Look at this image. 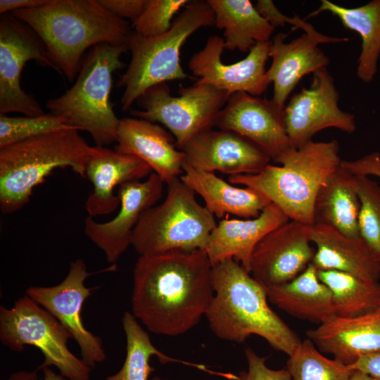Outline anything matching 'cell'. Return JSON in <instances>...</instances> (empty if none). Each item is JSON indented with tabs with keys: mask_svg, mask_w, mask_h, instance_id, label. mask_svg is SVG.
<instances>
[{
	"mask_svg": "<svg viewBox=\"0 0 380 380\" xmlns=\"http://www.w3.org/2000/svg\"><path fill=\"white\" fill-rule=\"evenodd\" d=\"M213 267L205 250L139 255L133 270L132 313L153 334L189 331L213 298Z\"/></svg>",
	"mask_w": 380,
	"mask_h": 380,
	"instance_id": "cell-1",
	"label": "cell"
},
{
	"mask_svg": "<svg viewBox=\"0 0 380 380\" xmlns=\"http://www.w3.org/2000/svg\"><path fill=\"white\" fill-rule=\"evenodd\" d=\"M11 13L39 36L55 70L70 82L77 76L87 49L101 44L129 46L133 34L126 20L99 0H49Z\"/></svg>",
	"mask_w": 380,
	"mask_h": 380,
	"instance_id": "cell-2",
	"label": "cell"
},
{
	"mask_svg": "<svg viewBox=\"0 0 380 380\" xmlns=\"http://www.w3.org/2000/svg\"><path fill=\"white\" fill-rule=\"evenodd\" d=\"M214 296L205 315L219 338L243 343L251 335L291 355L301 341L268 305L267 288L232 259L213 267Z\"/></svg>",
	"mask_w": 380,
	"mask_h": 380,
	"instance_id": "cell-3",
	"label": "cell"
},
{
	"mask_svg": "<svg viewBox=\"0 0 380 380\" xmlns=\"http://www.w3.org/2000/svg\"><path fill=\"white\" fill-rule=\"evenodd\" d=\"M340 148L336 140L310 141L290 148L276 161L253 175L229 176L232 184H242L263 194L291 220L312 225L317 193L340 166Z\"/></svg>",
	"mask_w": 380,
	"mask_h": 380,
	"instance_id": "cell-4",
	"label": "cell"
},
{
	"mask_svg": "<svg viewBox=\"0 0 380 380\" xmlns=\"http://www.w3.org/2000/svg\"><path fill=\"white\" fill-rule=\"evenodd\" d=\"M91 146L76 129L31 138L0 149V208L21 209L34 189L55 169L70 167L85 177Z\"/></svg>",
	"mask_w": 380,
	"mask_h": 380,
	"instance_id": "cell-5",
	"label": "cell"
},
{
	"mask_svg": "<svg viewBox=\"0 0 380 380\" xmlns=\"http://www.w3.org/2000/svg\"><path fill=\"white\" fill-rule=\"evenodd\" d=\"M128 46L101 44L85 59L75 84L63 95L49 99L50 113L63 118L79 131L87 132L96 146L116 142L120 124L110 100L113 74L124 66L121 56Z\"/></svg>",
	"mask_w": 380,
	"mask_h": 380,
	"instance_id": "cell-6",
	"label": "cell"
},
{
	"mask_svg": "<svg viewBox=\"0 0 380 380\" xmlns=\"http://www.w3.org/2000/svg\"><path fill=\"white\" fill-rule=\"evenodd\" d=\"M213 26L215 14L208 0H196L189 2L165 33L144 38L133 32L129 45L131 60L117 83L118 87L124 88L121 110H129L156 84L189 77L181 66V48L198 29Z\"/></svg>",
	"mask_w": 380,
	"mask_h": 380,
	"instance_id": "cell-7",
	"label": "cell"
},
{
	"mask_svg": "<svg viewBox=\"0 0 380 380\" xmlns=\"http://www.w3.org/2000/svg\"><path fill=\"white\" fill-rule=\"evenodd\" d=\"M195 194L179 177L167 184L165 198L143 213L132 232L131 245L139 255L205 251L217 223Z\"/></svg>",
	"mask_w": 380,
	"mask_h": 380,
	"instance_id": "cell-8",
	"label": "cell"
},
{
	"mask_svg": "<svg viewBox=\"0 0 380 380\" xmlns=\"http://www.w3.org/2000/svg\"><path fill=\"white\" fill-rule=\"evenodd\" d=\"M70 338V332L27 294L11 308L0 307V341L4 346L15 352L35 346L44 356L37 370L54 366L68 380H89L91 368L68 349Z\"/></svg>",
	"mask_w": 380,
	"mask_h": 380,
	"instance_id": "cell-9",
	"label": "cell"
},
{
	"mask_svg": "<svg viewBox=\"0 0 380 380\" xmlns=\"http://www.w3.org/2000/svg\"><path fill=\"white\" fill-rule=\"evenodd\" d=\"M179 94L172 96L167 82L156 84L137 101L141 110H132L131 114L163 125L181 150L194 136L214 127L229 95L198 81L191 86H180Z\"/></svg>",
	"mask_w": 380,
	"mask_h": 380,
	"instance_id": "cell-10",
	"label": "cell"
},
{
	"mask_svg": "<svg viewBox=\"0 0 380 380\" xmlns=\"http://www.w3.org/2000/svg\"><path fill=\"white\" fill-rule=\"evenodd\" d=\"M34 60L55 70L45 46L39 36L11 13L0 20V115L20 113L39 116L45 113L39 103L20 85L26 63Z\"/></svg>",
	"mask_w": 380,
	"mask_h": 380,
	"instance_id": "cell-11",
	"label": "cell"
},
{
	"mask_svg": "<svg viewBox=\"0 0 380 380\" xmlns=\"http://www.w3.org/2000/svg\"><path fill=\"white\" fill-rule=\"evenodd\" d=\"M338 100L334 78L327 69L314 72L310 87L294 94L284 107L291 146L298 148L304 145L327 128L353 133L356 129L355 115L342 110Z\"/></svg>",
	"mask_w": 380,
	"mask_h": 380,
	"instance_id": "cell-12",
	"label": "cell"
},
{
	"mask_svg": "<svg viewBox=\"0 0 380 380\" xmlns=\"http://www.w3.org/2000/svg\"><path fill=\"white\" fill-rule=\"evenodd\" d=\"M92 274L87 270L82 259L70 264L65 278L52 286H31L26 291L34 301L51 313L72 335L77 343L82 360L91 369L103 362L106 355L99 336L87 330L83 323L84 301L96 288L85 286V279Z\"/></svg>",
	"mask_w": 380,
	"mask_h": 380,
	"instance_id": "cell-13",
	"label": "cell"
},
{
	"mask_svg": "<svg viewBox=\"0 0 380 380\" xmlns=\"http://www.w3.org/2000/svg\"><path fill=\"white\" fill-rule=\"evenodd\" d=\"M271 40L258 43L251 49L246 57L233 63L224 64L221 56L224 39L210 36L203 49L193 54L188 68L198 82L225 91L229 96L246 92L259 96L267 89L266 63L270 58Z\"/></svg>",
	"mask_w": 380,
	"mask_h": 380,
	"instance_id": "cell-14",
	"label": "cell"
},
{
	"mask_svg": "<svg viewBox=\"0 0 380 380\" xmlns=\"http://www.w3.org/2000/svg\"><path fill=\"white\" fill-rule=\"evenodd\" d=\"M214 127L246 138L275 162L291 148L286 128L284 108L279 107L272 99L246 92L232 94L218 113Z\"/></svg>",
	"mask_w": 380,
	"mask_h": 380,
	"instance_id": "cell-15",
	"label": "cell"
},
{
	"mask_svg": "<svg viewBox=\"0 0 380 380\" xmlns=\"http://www.w3.org/2000/svg\"><path fill=\"white\" fill-rule=\"evenodd\" d=\"M164 184L153 172L143 182L125 183L118 187L120 205L114 218L106 222H97L90 216L85 218V235L103 252L109 263L117 262L131 245L141 215L161 198Z\"/></svg>",
	"mask_w": 380,
	"mask_h": 380,
	"instance_id": "cell-16",
	"label": "cell"
},
{
	"mask_svg": "<svg viewBox=\"0 0 380 380\" xmlns=\"http://www.w3.org/2000/svg\"><path fill=\"white\" fill-rule=\"evenodd\" d=\"M308 225L289 220L269 232L255 248L250 273L265 287L287 283L312 262L315 249Z\"/></svg>",
	"mask_w": 380,
	"mask_h": 380,
	"instance_id": "cell-17",
	"label": "cell"
},
{
	"mask_svg": "<svg viewBox=\"0 0 380 380\" xmlns=\"http://www.w3.org/2000/svg\"><path fill=\"white\" fill-rule=\"evenodd\" d=\"M184 163L205 172H220L229 176L253 175L272 160L256 144L225 129L210 128L191 139L181 149Z\"/></svg>",
	"mask_w": 380,
	"mask_h": 380,
	"instance_id": "cell-18",
	"label": "cell"
},
{
	"mask_svg": "<svg viewBox=\"0 0 380 380\" xmlns=\"http://www.w3.org/2000/svg\"><path fill=\"white\" fill-rule=\"evenodd\" d=\"M153 172L148 165L139 158L106 146H91L86 165L85 177L92 184L85 208L88 216L108 215L120 205L113 191L127 182L139 181Z\"/></svg>",
	"mask_w": 380,
	"mask_h": 380,
	"instance_id": "cell-19",
	"label": "cell"
},
{
	"mask_svg": "<svg viewBox=\"0 0 380 380\" xmlns=\"http://www.w3.org/2000/svg\"><path fill=\"white\" fill-rule=\"evenodd\" d=\"M115 150L134 156L150 166L164 183L183 173L184 153L163 127L139 118L120 120Z\"/></svg>",
	"mask_w": 380,
	"mask_h": 380,
	"instance_id": "cell-20",
	"label": "cell"
},
{
	"mask_svg": "<svg viewBox=\"0 0 380 380\" xmlns=\"http://www.w3.org/2000/svg\"><path fill=\"white\" fill-rule=\"evenodd\" d=\"M287 35L279 32L271 40L272 63L266 72L269 84H273L272 100L284 108L286 101L300 80L308 74L327 68L329 58L319 47L321 41L305 33L286 42Z\"/></svg>",
	"mask_w": 380,
	"mask_h": 380,
	"instance_id": "cell-21",
	"label": "cell"
},
{
	"mask_svg": "<svg viewBox=\"0 0 380 380\" xmlns=\"http://www.w3.org/2000/svg\"><path fill=\"white\" fill-rule=\"evenodd\" d=\"M306 336L322 353L351 365L362 355L380 350V305L356 317L334 315L308 330Z\"/></svg>",
	"mask_w": 380,
	"mask_h": 380,
	"instance_id": "cell-22",
	"label": "cell"
},
{
	"mask_svg": "<svg viewBox=\"0 0 380 380\" xmlns=\"http://www.w3.org/2000/svg\"><path fill=\"white\" fill-rule=\"evenodd\" d=\"M289 220L272 203L255 218L222 219L210 234L205 251L213 266L232 259L250 272L251 257L258 243L269 232Z\"/></svg>",
	"mask_w": 380,
	"mask_h": 380,
	"instance_id": "cell-23",
	"label": "cell"
},
{
	"mask_svg": "<svg viewBox=\"0 0 380 380\" xmlns=\"http://www.w3.org/2000/svg\"><path fill=\"white\" fill-rule=\"evenodd\" d=\"M315 246L312 265L317 270H337L379 281L380 260L362 237L353 238L319 224L308 225Z\"/></svg>",
	"mask_w": 380,
	"mask_h": 380,
	"instance_id": "cell-24",
	"label": "cell"
},
{
	"mask_svg": "<svg viewBox=\"0 0 380 380\" xmlns=\"http://www.w3.org/2000/svg\"><path fill=\"white\" fill-rule=\"evenodd\" d=\"M181 180L200 195L205 207L221 219L232 215L243 219L257 217L271 202L249 187L239 188L217 177L215 172L194 169L184 163Z\"/></svg>",
	"mask_w": 380,
	"mask_h": 380,
	"instance_id": "cell-25",
	"label": "cell"
},
{
	"mask_svg": "<svg viewBox=\"0 0 380 380\" xmlns=\"http://www.w3.org/2000/svg\"><path fill=\"white\" fill-rule=\"evenodd\" d=\"M266 288L269 301L296 318L320 324L336 315L331 292L312 262L291 281Z\"/></svg>",
	"mask_w": 380,
	"mask_h": 380,
	"instance_id": "cell-26",
	"label": "cell"
},
{
	"mask_svg": "<svg viewBox=\"0 0 380 380\" xmlns=\"http://www.w3.org/2000/svg\"><path fill=\"white\" fill-rule=\"evenodd\" d=\"M353 175L340 166L319 189L314 205V224L331 227L353 238L361 237L358 228L360 201Z\"/></svg>",
	"mask_w": 380,
	"mask_h": 380,
	"instance_id": "cell-27",
	"label": "cell"
},
{
	"mask_svg": "<svg viewBox=\"0 0 380 380\" xmlns=\"http://www.w3.org/2000/svg\"><path fill=\"white\" fill-rule=\"evenodd\" d=\"M325 11L338 17L346 28L360 34L362 48L357 59V75L365 83L372 82L378 70L380 56V0H372L355 8L322 0L319 7L306 18Z\"/></svg>",
	"mask_w": 380,
	"mask_h": 380,
	"instance_id": "cell-28",
	"label": "cell"
},
{
	"mask_svg": "<svg viewBox=\"0 0 380 380\" xmlns=\"http://www.w3.org/2000/svg\"><path fill=\"white\" fill-rule=\"evenodd\" d=\"M215 26L224 30V49L249 52L258 43L270 41L274 28L248 0H208Z\"/></svg>",
	"mask_w": 380,
	"mask_h": 380,
	"instance_id": "cell-29",
	"label": "cell"
},
{
	"mask_svg": "<svg viewBox=\"0 0 380 380\" xmlns=\"http://www.w3.org/2000/svg\"><path fill=\"white\" fill-rule=\"evenodd\" d=\"M122 322L126 336L125 362L116 374L108 376L105 380H148L150 374L154 371L149 363L152 356H156L162 364L180 362L210 374H219V372L208 369L205 365L177 360L162 353L154 346L148 334L132 312H125Z\"/></svg>",
	"mask_w": 380,
	"mask_h": 380,
	"instance_id": "cell-30",
	"label": "cell"
},
{
	"mask_svg": "<svg viewBox=\"0 0 380 380\" xmlns=\"http://www.w3.org/2000/svg\"><path fill=\"white\" fill-rule=\"evenodd\" d=\"M317 276L330 290L336 316L365 315L380 305V283L337 270H317Z\"/></svg>",
	"mask_w": 380,
	"mask_h": 380,
	"instance_id": "cell-31",
	"label": "cell"
},
{
	"mask_svg": "<svg viewBox=\"0 0 380 380\" xmlns=\"http://www.w3.org/2000/svg\"><path fill=\"white\" fill-rule=\"evenodd\" d=\"M308 338L300 342L286 362L292 380H349L350 365L325 357Z\"/></svg>",
	"mask_w": 380,
	"mask_h": 380,
	"instance_id": "cell-32",
	"label": "cell"
},
{
	"mask_svg": "<svg viewBox=\"0 0 380 380\" xmlns=\"http://www.w3.org/2000/svg\"><path fill=\"white\" fill-rule=\"evenodd\" d=\"M360 201V236L380 260V185L368 176H353Z\"/></svg>",
	"mask_w": 380,
	"mask_h": 380,
	"instance_id": "cell-33",
	"label": "cell"
},
{
	"mask_svg": "<svg viewBox=\"0 0 380 380\" xmlns=\"http://www.w3.org/2000/svg\"><path fill=\"white\" fill-rule=\"evenodd\" d=\"M66 129H74L52 113L39 116H0V149L31 138Z\"/></svg>",
	"mask_w": 380,
	"mask_h": 380,
	"instance_id": "cell-34",
	"label": "cell"
},
{
	"mask_svg": "<svg viewBox=\"0 0 380 380\" xmlns=\"http://www.w3.org/2000/svg\"><path fill=\"white\" fill-rule=\"evenodd\" d=\"M188 0H146L145 8L132 22L134 33L144 38H153L167 32L174 15L184 8Z\"/></svg>",
	"mask_w": 380,
	"mask_h": 380,
	"instance_id": "cell-35",
	"label": "cell"
},
{
	"mask_svg": "<svg viewBox=\"0 0 380 380\" xmlns=\"http://www.w3.org/2000/svg\"><path fill=\"white\" fill-rule=\"evenodd\" d=\"M247 372L242 371L238 380H292L286 368L274 370L266 365V357L259 356L252 348H246Z\"/></svg>",
	"mask_w": 380,
	"mask_h": 380,
	"instance_id": "cell-36",
	"label": "cell"
},
{
	"mask_svg": "<svg viewBox=\"0 0 380 380\" xmlns=\"http://www.w3.org/2000/svg\"><path fill=\"white\" fill-rule=\"evenodd\" d=\"M341 165L354 175L374 176L380 179V153L374 151L353 160H342Z\"/></svg>",
	"mask_w": 380,
	"mask_h": 380,
	"instance_id": "cell-37",
	"label": "cell"
},
{
	"mask_svg": "<svg viewBox=\"0 0 380 380\" xmlns=\"http://www.w3.org/2000/svg\"><path fill=\"white\" fill-rule=\"evenodd\" d=\"M110 13L120 18L134 22L144 11L146 0H99Z\"/></svg>",
	"mask_w": 380,
	"mask_h": 380,
	"instance_id": "cell-38",
	"label": "cell"
},
{
	"mask_svg": "<svg viewBox=\"0 0 380 380\" xmlns=\"http://www.w3.org/2000/svg\"><path fill=\"white\" fill-rule=\"evenodd\" d=\"M255 7L260 15L274 29L286 25L288 16L282 13L272 1L258 0Z\"/></svg>",
	"mask_w": 380,
	"mask_h": 380,
	"instance_id": "cell-39",
	"label": "cell"
},
{
	"mask_svg": "<svg viewBox=\"0 0 380 380\" xmlns=\"http://www.w3.org/2000/svg\"><path fill=\"white\" fill-rule=\"evenodd\" d=\"M350 366L354 370L380 380V350L362 355Z\"/></svg>",
	"mask_w": 380,
	"mask_h": 380,
	"instance_id": "cell-40",
	"label": "cell"
},
{
	"mask_svg": "<svg viewBox=\"0 0 380 380\" xmlns=\"http://www.w3.org/2000/svg\"><path fill=\"white\" fill-rule=\"evenodd\" d=\"M49 0H1L0 13L1 15L17 10L43 6Z\"/></svg>",
	"mask_w": 380,
	"mask_h": 380,
	"instance_id": "cell-41",
	"label": "cell"
},
{
	"mask_svg": "<svg viewBox=\"0 0 380 380\" xmlns=\"http://www.w3.org/2000/svg\"><path fill=\"white\" fill-rule=\"evenodd\" d=\"M8 380H39L37 371H20L12 374Z\"/></svg>",
	"mask_w": 380,
	"mask_h": 380,
	"instance_id": "cell-42",
	"label": "cell"
},
{
	"mask_svg": "<svg viewBox=\"0 0 380 380\" xmlns=\"http://www.w3.org/2000/svg\"><path fill=\"white\" fill-rule=\"evenodd\" d=\"M42 371L44 373V376L42 380H68L61 374L54 372L49 367L44 368L42 369Z\"/></svg>",
	"mask_w": 380,
	"mask_h": 380,
	"instance_id": "cell-43",
	"label": "cell"
},
{
	"mask_svg": "<svg viewBox=\"0 0 380 380\" xmlns=\"http://www.w3.org/2000/svg\"><path fill=\"white\" fill-rule=\"evenodd\" d=\"M349 380H378L358 370H353Z\"/></svg>",
	"mask_w": 380,
	"mask_h": 380,
	"instance_id": "cell-44",
	"label": "cell"
},
{
	"mask_svg": "<svg viewBox=\"0 0 380 380\" xmlns=\"http://www.w3.org/2000/svg\"><path fill=\"white\" fill-rule=\"evenodd\" d=\"M152 380H168V379H161L160 377L156 376V377H153Z\"/></svg>",
	"mask_w": 380,
	"mask_h": 380,
	"instance_id": "cell-45",
	"label": "cell"
}]
</instances>
